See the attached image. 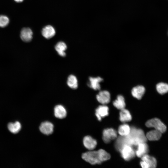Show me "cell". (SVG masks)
I'll return each mask as SVG.
<instances>
[{"label": "cell", "instance_id": "cell-1", "mask_svg": "<svg viewBox=\"0 0 168 168\" xmlns=\"http://www.w3.org/2000/svg\"><path fill=\"white\" fill-rule=\"evenodd\" d=\"M147 140L146 135L142 129L132 127L131 128V131L128 135L120 136L118 138L115 145L117 150L119 151L124 145L136 146L140 143L146 142Z\"/></svg>", "mask_w": 168, "mask_h": 168}, {"label": "cell", "instance_id": "cell-2", "mask_svg": "<svg viewBox=\"0 0 168 168\" xmlns=\"http://www.w3.org/2000/svg\"><path fill=\"white\" fill-rule=\"evenodd\" d=\"M81 157L85 162L94 165L100 164L109 160L110 156L105 150L100 149L98 151L92 150L85 152L82 154Z\"/></svg>", "mask_w": 168, "mask_h": 168}, {"label": "cell", "instance_id": "cell-3", "mask_svg": "<svg viewBox=\"0 0 168 168\" xmlns=\"http://www.w3.org/2000/svg\"><path fill=\"white\" fill-rule=\"evenodd\" d=\"M122 157L125 161H130L134 158L136 156L135 151L133 146L124 145L119 151Z\"/></svg>", "mask_w": 168, "mask_h": 168}, {"label": "cell", "instance_id": "cell-4", "mask_svg": "<svg viewBox=\"0 0 168 168\" xmlns=\"http://www.w3.org/2000/svg\"><path fill=\"white\" fill-rule=\"evenodd\" d=\"M146 126L148 128L152 127L162 133L166 130V127L165 124L158 118H154L148 120L146 123Z\"/></svg>", "mask_w": 168, "mask_h": 168}, {"label": "cell", "instance_id": "cell-5", "mask_svg": "<svg viewBox=\"0 0 168 168\" xmlns=\"http://www.w3.org/2000/svg\"><path fill=\"white\" fill-rule=\"evenodd\" d=\"M141 159L140 165L142 167L155 168L156 167L157 161L154 157L146 154L142 156Z\"/></svg>", "mask_w": 168, "mask_h": 168}, {"label": "cell", "instance_id": "cell-6", "mask_svg": "<svg viewBox=\"0 0 168 168\" xmlns=\"http://www.w3.org/2000/svg\"><path fill=\"white\" fill-rule=\"evenodd\" d=\"M54 125L53 124L49 121H44L40 124L39 130L42 134L49 135L52 134L54 132Z\"/></svg>", "mask_w": 168, "mask_h": 168}, {"label": "cell", "instance_id": "cell-7", "mask_svg": "<svg viewBox=\"0 0 168 168\" xmlns=\"http://www.w3.org/2000/svg\"><path fill=\"white\" fill-rule=\"evenodd\" d=\"M117 137L116 131L112 128H107L104 130L102 133V139L106 143L116 139Z\"/></svg>", "mask_w": 168, "mask_h": 168}, {"label": "cell", "instance_id": "cell-8", "mask_svg": "<svg viewBox=\"0 0 168 168\" xmlns=\"http://www.w3.org/2000/svg\"><path fill=\"white\" fill-rule=\"evenodd\" d=\"M68 112L65 107L62 104H58L54 108V117L59 119L65 118L67 116Z\"/></svg>", "mask_w": 168, "mask_h": 168}, {"label": "cell", "instance_id": "cell-9", "mask_svg": "<svg viewBox=\"0 0 168 168\" xmlns=\"http://www.w3.org/2000/svg\"><path fill=\"white\" fill-rule=\"evenodd\" d=\"M82 141L84 147L88 150H93L97 145L96 140L90 135L84 136Z\"/></svg>", "mask_w": 168, "mask_h": 168}, {"label": "cell", "instance_id": "cell-10", "mask_svg": "<svg viewBox=\"0 0 168 168\" xmlns=\"http://www.w3.org/2000/svg\"><path fill=\"white\" fill-rule=\"evenodd\" d=\"M96 99L99 103L102 105H105L109 103L110 101V94L107 91H101L96 95Z\"/></svg>", "mask_w": 168, "mask_h": 168}, {"label": "cell", "instance_id": "cell-11", "mask_svg": "<svg viewBox=\"0 0 168 168\" xmlns=\"http://www.w3.org/2000/svg\"><path fill=\"white\" fill-rule=\"evenodd\" d=\"M109 107L105 105H99L95 110V114L98 120L100 121L102 118L109 114Z\"/></svg>", "mask_w": 168, "mask_h": 168}, {"label": "cell", "instance_id": "cell-12", "mask_svg": "<svg viewBox=\"0 0 168 168\" xmlns=\"http://www.w3.org/2000/svg\"><path fill=\"white\" fill-rule=\"evenodd\" d=\"M135 151V154L138 157H141L144 155L147 154L149 151L148 147L146 142H142L136 146Z\"/></svg>", "mask_w": 168, "mask_h": 168}, {"label": "cell", "instance_id": "cell-13", "mask_svg": "<svg viewBox=\"0 0 168 168\" xmlns=\"http://www.w3.org/2000/svg\"><path fill=\"white\" fill-rule=\"evenodd\" d=\"M145 91V89L142 85H138L133 87L131 90L132 96L138 100L141 99Z\"/></svg>", "mask_w": 168, "mask_h": 168}, {"label": "cell", "instance_id": "cell-14", "mask_svg": "<svg viewBox=\"0 0 168 168\" xmlns=\"http://www.w3.org/2000/svg\"><path fill=\"white\" fill-rule=\"evenodd\" d=\"M103 81V79L100 77H90L88 85L94 90H99L100 89V83Z\"/></svg>", "mask_w": 168, "mask_h": 168}, {"label": "cell", "instance_id": "cell-15", "mask_svg": "<svg viewBox=\"0 0 168 168\" xmlns=\"http://www.w3.org/2000/svg\"><path fill=\"white\" fill-rule=\"evenodd\" d=\"M33 32L29 28H24L21 30L20 37L21 40L25 42H30L32 38Z\"/></svg>", "mask_w": 168, "mask_h": 168}, {"label": "cell", "instance_id": "cell-16", "mask_svg": "<svg viewBox=\"0 0 168 168\" xmlns=\"http://www.w3.org/2000/svg\"><path fill=\"white\" fill-rule=\"evenodd\" d=\"M55 31L54 27L50 25L44 27L42 31V35L45 38L49 39L52 38L55 35Z\"/></svg>", "mask_w": 168, "mask_h": 168}, {"label": "cell", "instance_id": "cell-17", "mask_svg": "<svg viewBox=\"0 0 168 168\" xmlns=\"http://www.w3.org/2000/svg\"><path fill=\"white\" fill-rule=\"evenodd\" d=\"M162 133L159 131L155 129L148 132L146 136L147 140L151 141H156L160 139Z\"/></svg>", "mask_w": 168, "mask_h": 168}, {"label": "cell", "instance_id": "cell-18", "mask_svg": "<svg viewBox=\"0 0 168 168\" xmlns=\"http://www.w3.org/2000/svg\"><path fill=\"white\" fill-rule=\"evenodd\" d=\"M114 106L117 109L122 110L125 108V103L124 97L122 95H118L116 100L113 102Z\"/></svg>", "mask_w": 168, "mask_h": 168}, {"label": "cell", "instance_id": "cell-19", "mask_svg": "<svg viewBox=\"0 0 168 168\" xmlns=\"http://www.w3.org/2000/svg\"><path fill=\"white\" fill-rule=\"evenodd\" d=\"M131 115L127 110L124 109L120 110L119 113V120L122 122L125 123L132 120Z\"/></svg>", "mask_w": 168, "mask_h": 168}, {"label": "cell", "instance_id": "cell-20", "mask_svg": "<svg viewBox=\"0 0 168 168\" xmlns=\"http://www.w3.org/2000/svg\"><path fill=\"white\" fill-rule=\"evenodd\" d=\"M55 48L58 54L62 57L66 56L65 52L67 49V46L66 44L62 41L58 42L55 45Z\"/></svg>", "mask_w": 168, "mask_h": 168}, {"label": "cell", "instance_id": "cell-21", "mask_svg": "<svg viewBox=\"0 0 168 168\" xmlns=\"http://www.w3.org/2000/svg\"><path fill=\"white\" fill-rule=\"evenodd\" d=\"M131 128L126 124H124L120 125L118 129V133L121 136H125L130 133Z\"/></svg>", "mask_w": 168, "mask_h": 168}, {"label": "cell", "instance_id": "cell-22", "mask_svg": "<svg viewBox=\"0 0 168 168\" xmlns=\"http://www.w3.org/2000/svg\"><path fill=\"white\" fill-rule=\"evenodd\" d=\"M7 127L9 131L13 133H17L21 127V123L18 121L14 123H10L8 124Z\"/></svg>", "mask_w": 168, "mask_h": 168}, {"label": "cell", "instance_id": "cell-23", "mask_svg": "<svg viewBox=\"0 0 168 168\" xmlns=\"http://www.w3.org/2000/svg\"><path fill=\"white\" fill-rule=\"evenodd\" d=\"M68 86L72 89H76L78 87V81L77 77L73 75H70L67 81Z\"/></svg>", "mask_w": 168, "mask_h": 168}, {"label": "cell", "instance_id": "cell-24", "mask_svg": "<svg viewBox=\"0 0 168 168\" xmlns=\"http://www.w3.org/2000/svg\"><path fill=\"white\" fill-rule=\"evenodd\" d=\"M156 88L158 92L161 95L168 92V84L164 82H160L156 86Z\"/></svg>", "mask_w": 168, "mask_h": 168}, {"label": "cell", "instance_id": "cell-25", "mask_svg": "<svg viewBox=\"0 0 168 168\" xmlns=\"http://www.w3.org/2000/svg\"><path fill=\"white\" fill-rule=\"evenodd\" d=\"M9 23V19L6 16L0 15V27H4L7 25Z\"/></svg>", "mask_w": 168, "mask_h": 168}, {"label": "cell", "instance_id": "cell-26", "mask_svg": "<svg viewBox=\"0 0 168 168\" xmlns=\"http://www.w3.org/2000/svg\"><path fill=\"white\" fill-rule=\"evenodd\" d=\"M23 0H14L15 1L17 2H21L23 1Z\"/></svg>", "mask_w": 168, "mask_h": 168}]
</instances>
